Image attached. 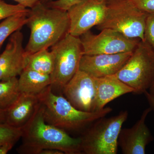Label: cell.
<instances>
[{
	"label": "cell",
	"instance_id": "1",
	"mask_svg": "<svg viewBox=\"0 0 154 154\" xmlns=\"http://www.w3.org/2000/svg\"><path fill=\"white\" fill-rule=\"evenodd\" d=\"M22 130L20 153L39 154L44 149H53L66 154H82L81 137H72L66 131L46 122L41 105Z\"/></svg>",
	"mask_w": 154,
	"mask_h": 154
},
{
	"label": "cell",
	"instance_id": "2",
	"mask_svg": "<svg viewBox=\"0 0 154 154\" xmlns=\"http://www.w3.org/2000/svg\"><path fill=\"white\" fill-rule=\"evenodd\" d=\"M26 25L30 30L25 48L28 54L57 43L68 32L69 19L67 11L49 8L40 2L30 9Z\"/></svg>",
	"mask_w": 154,
	"mask_h": 154
},
{
	"label": "cell",
	"instance_id": "3",
	"mask_svg": "<svg viewBox=\"0 0 154 154\" xmlns=\"http://www.w3.org/2000/svg\"><path fill=\"white\" fill-rule=\"evenodd\" d=\"M39 96L45 121L65 131L82 129L112 111L110 107L95 112L78 110L65 97L54 94L51 86Z\"/></svg>",
	"mask_w": 154,
	"mask_h": 154
},
{
	"label": "cell",
	"instance_id": "4",
	"mask_svg": "<svg viewBox=\"0 0 154 154\" xmlns=\"http://www.w3.org/2000/svg\"><path fill=\"white\" fill-rule=\"evenodd\" d=\"M105 19L97 29L108 28L131 38L145 41V29L148 14L141 11L131 0H107Z\"/></svg>",
	"mask_w": 154,
	"mask_h": 154
},
{
	"label": "cell",
	"instance_id": "5",
	"mask_svg": "<svg viewBox=\"0 0 154 154\" xmlns=\"http://www.w3.org/2000/svg\"><path fill=\"white\" fill-rule=\"evenodd\" d=\"M127 110L115 116L99 119L81 137L82 154H116L119 136L128 117Z\"/></svg>",
	"mask_w": 154,
	"mask_h": 154
},
{
	"label": "cell",
	"instance_id": "6",
	"mask_svg": "<svg viewBox=\"0 0 154 154\" xmlns=\"http://www.w3.org/2000/svg\"><path fill=\"white\" fill-rule=\"evenodd\" d=\"M113 75L132 88L133 94H144L154 82V49L141 40L124 66Z\"/></svg>",
	"mask_w": 154,
	"mask_h": 154
},
{
	"label": "cell",
	"instance_id": "7",
	"mask_svg": "<svg viewBox=\"0 0 154 154\" xmlns=\"http://www.w3.org/2000/svg\"><path fill=\"white\" fill-rule=\"evenodd\" d=\"M54 58L53 70L50 75L51 87L63 90L79 69L83 55L80 37L68 32L51 47Z\"/></svg>",
	"mask_w": 154,
	"mask_h": 154
},
{
	"label": "cell",
	"instance_id": "8",
	"mask_svg": "<svg viewBox=\"0 0 154 154\" xmlns=\"http://www.w3.org/2000/svg\"><path fill=\"white\" fill-rule=\"evenodd\" d=\"M83 55L116 54L133 52L141 41L131 38L112 29L106 28L98 34L90 30L80 36Z\"/></svg>",
	"mask_w": 154,
	"mask_h": 154
},
{
	"label": "cell",
	"instance_id": "9",
	"mask_svg": "<svg viewBox=\"0 0 154 154\" xmlns=\"http://www.w3.org/2000/svg\"><path fill=\"white\" fill-rule=\"evenodd\" d=\"M107 0H83L68 10L69 28L68 33L79 37L105 19Z\"/></svg>",
	"mask_w": 154,
	"mask_h": 154
},
{
	"label": "cell",
	"instance_id": "10",
	"mask_svg": "<svg viewBox=\"0 0 154 154\" xmlns=\"http://www.w3.org/2000/svg\"><path fill=\"white\" fill-rule=\"evenodd\" d=\"M62 90L64 97L77 109L85 112H94L96 78L79 69Z\"/></svg>",
	"mask_w": 154,
	"mask_h": 154
},
{
	"label": "cell",
	"instance_id": "11",
	"mask_svg": "<svg viewBox=\"0 0 154 154\" xmlns=\"http://www.w3.org/2000/svg\"><path fill=\"white\" fill-rule=\"evenodd\" d=\"M24 36L20 30L11 34L0 55V81L19 75L25 69L26 54L23 46Z\"/></svg>",
	"mask_w": 154,
	"mask_h": 154
},
{
	"label": "cell",
	"instance_id": "12",
	"mask_svg": "<svg viewBox=\"0 0 154 154\" xmlns=\"http://www.w3.org/2000/svg\"><path fill=\"white\" fill-rule=\"evenodd\" d=\"M133 52L83 55L80 62L79 69L95 78L113 75L124 66Z\"/></svg>",
	"mask_w": 154,
	"mask_h": 154
},
{
	"label": "cell",
	"instance_id": "13",
	"mask_svg": "<svg viewBox=\"0 0 154 154\" xmlns=\"http://www.w3.org/2000/svg\"><path fill=\"white\" fill-rule=\"evenodd\" d=\"M152 110L151 107L146 109L132 127L122 128L118 144L122 154L146 153V146L153 139L145 122L147 116Z\"/></svg>",
	"mask_w": 154,
	"mask_h": 154
},
{
	"label": "cell",
	"instance_id": "14",
	"mask_svg": "<svg viewBox=\"0 0 154 154\" xmlns=\"http://www.w3.org/2000/svg\"><path fill=\"white\" fill-rule=\"evenodd\" d=\"M40 105L39 95L21 94L15 103L6 111L5 122L22 129L30 121Z\"/></svg>",
	"mask_w": 154,
	"mask_h": 154
},
{
	"label": "cell",
	"instance_id": "15",
	"mask_svg": "<svg viewBox=\"0 0 154 154\" xmlns=\"http://www.w3.org/2000/svg\"><path fill=\"white\" fill-rule=\"evenodd\" d=\"M96 96L94 111L105 108L109 102L122 95L133 93L134 90L114 75L96 78Z\"/></svg>",
	"mask_w": 154,
	"mask_h": 154
},
{
	"label": "cell",
	"instance_id": "16",
	"mask_svg": "<svg viewBox=\"0 0 154 154\" xmlns=\"http://www.w3.org/2000/svg\"><path fill=\"white\" fill-rule=\"evenodd\" d=\"M18 86L21 94L38 95L51 85L50 75L24 69L19 75Z\"/></svg>",
	"mask_w": 154,
	"mask_h": 154
},
{
	"label": "cell",
	"instance_id": "17",
	"mask_svg": "<svg viewBox=\"0 0 154 154\" xmlns=\"http://www.w3.org/2000/svg\"><path fill=\"white\" fill-rule=\"evenodd\" d=\"M25 69H30L45 74H51L53 70L54 58L48 48L40 50L30 54H26Z\"/></svg>",
	"mask_w": 154,
	"mask_h": 154
},
{
	"label": "cell",
	"instance_id": "18",
	"mask_svg": "<svg viewBox=\"0 0 154 154\" xmlns=\"http://www.w3.org/2000/svg\"><path fill=\"white\" fill-rule=\"evenodd\" d=\"M21 93L17 77L0 82V110L7 111L17 101Z\"/></svg>",
	"mask_w": 154,
	"mask_h": 154
},
{
	"label": "cell",
	"instance_id": "19",
	"mask_svg": "<svg viewBox=\"0 0 154 154\" xmlns=\"http://www.w3.org/2000/svg\"><path fill=\"white\" fill-rule=\"evenodd\" d=\"M29 11L8 17L0 23V49L8 37L27 24Z\"/></svg>",
	"mask_w": 154,
	"mask_h": 154
},
{
	"label": "cell",
	"instance_id": "20",
	"mask_svg": "<svg viewBox=\"0 0 154 154\" xmlns=\"http://www.w3.org/2000/svg\"><path fill=\"white\" fill-rule=\"evenodd\" d=\"M22 130L9 125L5 122L0 123V146L10 142L17 143L22 135Z\"/></svg>",
	"mask_w": 154,
	"mask_h": 154
},
{
	"label": "cell",
	"instance_id": "21",
	"mask_svg": "<svg viewBox=\"0 0 154 154\" xmlns=\"http://www.w3.org/2000/svg\"><path fill=\"white\" fill-rule=\"evenodd\" d=\"M29 10L19 4L11 5L0 0V21L16 14L28 12Z\"/></svg>",
	"mask_w": 154,
	"mask_h": 154
},
{
	"label": "cell",
	"instance_id": "22",
	"mask_svg": "<svg viewBox=\"0 0 154 154\" xmlns=\"http://www.w3.org/2000/svg\"><path fill=\"white\" fill-rule=\"evenodd\" d=\"M145 41L154 49V13L148 14L145 29Z\"/></svg>",
	"mask_w": 154,
	"mask_h": 154
},
{
	"label": "cell",
	"instance_id": "23",
	"mask_svg": "<svg viewBox=\"0 0 154 154\" xmlns=\"http://www.w3.org/2000/svg\"><path fill=\"white\" fill-rule=\"evenodd\" d=\"M82 1L83 0H56L48 2L46 5L49 8L67 11L72 6Z\"/></svg>",
	"mask_w": 154,
	"mask_h": 154
},
{
	"label": "cell",
	"instance_id": "24",
	"mask_svg": "<svg viewBox=\"0 0 154 154\" xmlns=\"http://www.w3.org/2000/svg\"><path fill=\"white\" fill-rule=\"evenodd\" d=\"M141 11L147 14L154 13V0H131Z\"/></svg>",
	"mask_w": 154,
	"mask_h": 154
},
{
	"label": "cell",
	"instance_id": "25",
	"mask_svg": "<svg viewBox=\"0 0 154 154\" xmlns=\"http://www.w3.org/2000/svg\"><path fill=\"white\" fill-rule=\"evenodd\" d=\"M17 2L18 4L25 8H32L40 2V0H13Z\"/></svg>",
	"mask_w": 154,
	"mask_h": 154
},
{
	"label": "cell",
	"instance_id": "26",
	"mask_svg": "<svg viewBox=\"0 0 154 154\" xmlns=\"http://www.w3.org/2000/svg\"><path fill=\"white\" fill-rule=\"evenodd\" d=\"M16 142H10L3 144L0 146V154H6L8 153L16 144Z\"/></svg>",
	"mask_w": 154,
	"mask_h": 154
},
{
	"label": "cell",
	"instance_id": "27",
	"mask_svg": "<svg viewBox=\"0 0 154 154\" xmlns=\"http://www.w3.org/2000/svg\"><path fill=\"white\" fill-rule=\"evenodd\" d=\"M146 98L147 100L149 105H150V107L151 108L152 110H154V96L152 95L149 92L146 91L144 93Z\"/></svg>",
	"mask_w": 154,
	"mask_h": 154
},
{
	"label": "cell",
	"instance_id": "28",
	"mask_svg": "<svg viewBox=\"0 0 154 154\" xmlns=\"http://www.w3.org/2000/svg\"><path fill=\"white\" fill-rule=\"evenodd\" d=\"M39 154H64L63 152L56 149H48L42 150Z\"/></svg>",
	"mask_w": 154,
	"mask_h": 154
},
{
	"label": "cell",
	"instance_id": "29",
	"mask_svg": "<svg viewBox=\"0 0 154 154\" xmlns=\"http://www.w3.org/2000/svg\"><path fill=\"white\" fill-rule=\"evenodd\" d=\"M6 111L0 110V123L5 121Z\"/></svg>",
	"mask_w": 154,
	"mask_h": 154
},
{
	"label": "cell",
	"instance_id": "30",
	"mask_svg": "<svg viewBox=\"0 0 154 154\" xmlns=\"http://www.w3.org/2000/svg\"><path fill=\"white\" fill-rule=\"evenodd\" d=\"M149 93L154 96V82L151 88L149 89Z\"/></svg>",
	"mask_w": 154,
	"mask_h": 154
},
{
	"label": "cell",
	"instance_id": "31",
	"mask_svg": "<svg viewBox=\"0 0 154 154\" xmlns=\"http://www.w3.org/2000/svg\"><path fill=\"white\" fill-rule=\"evenodd\" d=\"M50 1V0H40V2H41L42 3L45 4V3H47L48 2H49Z\"/></svg>",
	"mask_w": 154,
	"mask_h": 154
},
{
	"label": "cell",
	"instance_id": "32",
	"mask_svg": "<svg viewBox=\"0 0 154 154\" xmlns=\"http://www.w3.org/2000/svg\"><path fill=\"white\" fill-rule=\"evenodd\" d=\"M100 1H103V0H100Z\"/></svg>",
	"mask_w": 154,
	"mask_h": 154
}]
</instances>
